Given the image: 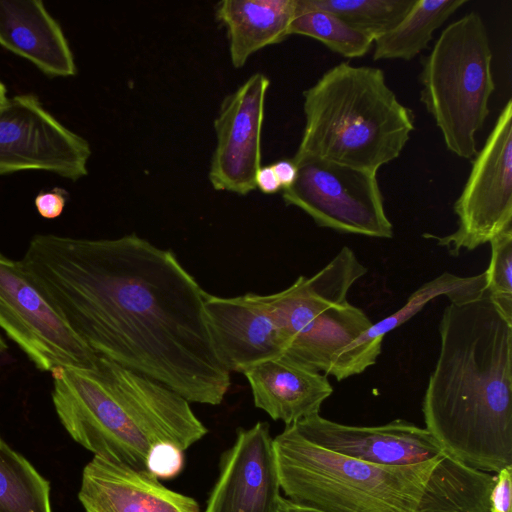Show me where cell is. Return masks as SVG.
<instances>
[{
  "label": "cell",
  "mask_w": 512,
  "mask_h": 512,
  "mask_svg": "<svg viewBox=\"0 0 512 512\" xmlns=\"http://www.w3.org/2000/svg\"><path fill=\"white\" fill-rule=\"evenodd\" d=\"M296 0H224L215 7L225 27L230 60L243 67L257 51L284 41L295 14Z\"/></svg>",
  "instance_id": "19"
},
{
  "label": "cell",
  "mask_w": 512,
  "mask_h": 512,
  "mask_svg": "<svg viewBox=\"0 0 512 512\" xmlns=\"http://www.w3.org/2000/svg\"><path fill=\"white\" fill-rule=\"evenodd\" d=\"M255 187L264 194H275L282 189L272 165L261 166L258 169L255 175Z\"/></svg>",
  "instance_id": "29"
},
{
  "label": "cell",
  "mask_w": 512,
  "mask_h": 512,
  "mask_svg": "<svg viewBox=\"0 0 512 512\" xmlns=\"http://www.w3.org/2000/svg\"><path fill=\"white\" fill-rule=\"evenodd\" d=\"M0 512H52L49 482L1 437Z\"/></svg>",
  "instance_id": "22"
},
{
  "label": "cell",
  "mask_w": 512,
  "mask_h": 512,
  "mask_svg": "<svg viewBox=\"0 0 512 512\" xmlns=\"http://www.w3.org/2000/svg\"><path fill=\"white\" fill-rule=\"evenodd\" d=\"M51 375L60 422L96 457L145 470L152 444L169 441L184 451L208 433L185 398L105 357L96 369L58 367Z\"/></svg>",
  "instance_id": "3"
},
{
  "label": "cell",
  "mask_w": 512,
  "mask_h": 512,
  "mask_svg": "<svg viewBox=\"0 0 512 512\" xmlns=\"http://www.w3.org/2000/svg\"><path fill=\"white\" fill-rule=\"evenodd\" d=\"M269 86L268 77L257 72L223 99L214 120L217 141L208 172L215 190L244 196L256 189Z\"/></svg>",
  "instance_id": "13"
},
{
  "label": "cell",
  "mask_w": 512,
  "mask_h": 512,
  "mask_svg": "<svg viewBox=\"0 0 512 512\" xmlns=\"http://www.w3.org/2000/svg\"><path fill=\"white\" fill-rule=\"evenodd\" d=\"M420 100L446 148L460 158L477 154L476 135L495 90L492 50L482 17L471 11L450 23L422 59Z\"/></svg>",
  "instance_id": "7"
},
{
  "label": "cell",
  "mask_w": 512,
  "mask_h": 512,
  "mask_svg": "<svg viewBox=\"0 0 512 512\" xmlns=\"http://www.w3.org/2000/svg\"><path fill=\"white\" fill-rule=\"evenodd\" d=\"M0 328L41 371L96 369V355L32 281L21 260L0 252Z\"/></svg>",
  "instance_id": "10"
},
{
  "label": "cell",
  "mask_w": 512,
  "mask_h": 512,
  "mask_svg": "<svg viewBox=\"0 0 512 512\" xmlns=\"http://www.w3.org/2000/svg\"><path fill=\"white\" fill-rule=\"evenodd\" d=\"M467 0H415L403 18L375 41L374 60H411L426 49L433 33Z\"/></svg>",
  "instance_id": "21"
},
{
  "label": "cell",
  "mask_w": 512,
  "mask_h": 512,
  "mask_svg": "<svg viewBox=\"0 0 512 512\" xmlns=\"http://www.w3.org/2000/svg\"><path fill=\"white\" fill-rule=\"evenodd\" d=\"M303 98L305 125L292 160L319 158L377 172L399 157L414 130L412 110L380 68L341 62Z\"/></svg>",
  "instance_id": "5"
},
{
  "label": "cell",
  "mask_w": 512,
  "mask_h": 512,
  "mask_svg": "<svg viewBox=\"0 0 512 512\" xmlns=\"http://www.w3.org/2000/svg\"><path fill=\"white\" fill-rule=\"evenodd\" d=\"M457 229L442 237L424 234L453 255L471 251L512 230V101L501 110L465 186L454 204Z\"/></svg>",
  "instance_id": "11"
},
{
  "label": "cell",
  "mask_w": 512,
  "mask_h": 512,
  "mask_svg": "<svg viewBox=\"0 0 512 512\" xmlns=\"http://www.w3.org/2000/svg\"><path fill=\"white\" fill-rule=\"evenodd\" d=\"M349 247H343L311 277L299 276L288 288L264 299L286 341L283 356L338 381L357 339L373 324L347 300L353 284L367 273Z\"/></svg>",
  "instance_id": "6"
},
{
  "label": "cell",
  "mask_w": 512,
  "mask_h": 512,
  "mask_svg": "<svg viewBox=\"0 0 512 512\" xmlns=\"http://www.w3.org/2000/svg\"><path fill=\"white\" fill-rule=\"evenodd\" d=\"M204 311L217 356L230 373L283 356L286 341L264 295L225 298L207 293Z\"/></svg>",
  "instance_id": "15"
},
{
  "label": "cell",
  "mask_w": 512,
  "mask_h": 512,
  "mask_svg": "<svg viewBox=\"0 0 512 512\" xmlns=\"http://www.w3.org/2000/svg\"><path fill=\"white\" fill-rule=\"evenodd\" d=\"M273 449L285 496L324 512H489V493L432 464L377 465L318 446L291 425Z\"/></svg>",
  "instance_id": "4"
},
{
  "label": "cell",
  "mask_w": 512,
  "mask_h": 512,
  "mask_svg": "<svg viewBox=\"0 0 512 512\" xmlns=\"http://www.w3.org/2000/svg\"><path fill=\"white\" fill-rule=\"evenodd\" d=\"M512 466L501 469L489 495V512H512Z\"/></svg>",
  "instance_id": "27"
},
{
  "label": "cell",
  "mask_w": 512,
  "mask_h": 512,
  "mask_svg": "<svg viewBox=\"0 0 512 512\" xmlns=\"http://www.w3.org/2000/svg\"><path fill=\"white\" fill-rule=\"evenodd\" d=\"M415 0H310L347 24L372 35L375 40L391 30Z\"/></svg>",
  "instance_id": "24"
},
{
  "label": "cell",
  "mask_w": 512,
  "mask_h": 512,
  "mask_svg": "<svg viewBox=\"0 0 512 512\" xmlns=\"http://www.w3.org/2000/svg\"><path fill=\"white\" fill-rule=\"evenodd\" d=\"M422 403L425 428L479 471L512 466V320L487 293L445 307Z\"/></svg>",
  "instance_id": "2"
},
{
  "label": "cell",
  "mask_w": 512,
  "mask_h": 512,
  "mask_svg": "<svg viewBox=\"0 0 512 512\" xmlns=\"http://www.w3.org/2000/svg\"><path fill=\"white\" fill-rule=\"evenodd\" d=\"M0 46L30 61L49 77L77 73L59 23L39 0H0Z\"/></svg>",
  "instance_id": "17"
},
{
  "label": "cell",
  "mask_w": 512,
  "mask_h": 512,
  "mask_svg": "<svg viewBox=\"0 0 512 512\" xmlns=\"http://www.w3.org/2000/svg\"><path fill=\"white\" fill-rule=\"evenodd\" d=\"M184 451L169 441L151 445L145 457V470L157 479L169 480L178 476L184 467Z\"/></svg>",
  "instance_id": "26"
},
{
  "label": "cell",
  "mask_w": 512,
  "mask_h": 512,
  "mask_svg": "<svg viewBox=\"0 0 512 512\" xmlns=\"http://www.w3.org/2000/svg\"><path fill=\"white\" fill-rule=\"evenodd\" d=\"M280 490L270 427L259 421L220 455L204 512H272Z\"/></svg>",
  "instance_id": "14"
},
{
  "label": "cell",
  "mask_w": 512,
  "mask_h": 512,
  "mask_svg": "<svg viewBox=\"0 0 512 512\" xmlns=\"http://www.w3.org/2000/svg\"><path fill=\"white\" fill-rule=\"evenodd\" d=\"M7 348V345L6 343L3 341V339L1 338L0 336V353H2L3 351H5Z\"/></svg>",
  "instance_id": "33"
},
{
  "label": "cell",
  "mask_w": 512,
  "mask_h": 512,
  "mask_svg": "<svg viewBox=\"0 0 512 512\" xmlns=\"http://www.w3.org/2000/svg\"><path fill=\"white\" fill-rule=\"evenodd\" d=\"M9 98L7 96V90L5 85L0 81V108L6 105Z\"/></svg>",
  "instance_id": "32"
},
{
  "label": "cell",
  "mask_w": 512,
  "mask_h": 512,
  "mask_svg": "<svg viewBox=\"0 0 512 512\" xmlns=\"http://www.w3.org/2000/svg\"><path fill=\"white\" fill-rule=\"evenodd\" d=\"M66 195V191L61 188H53L50 191L39 193L34 200L37 212L45 219L59 217L66 205Z\"/></svg>",
  "instance_id": "28"
},
{
  "label": "cell",
  "mask_w": 512,
  "mask_h": 512,
  "mask_svg": "<svg viewBox=\"0 0 512 512\" xmlns=\"http://www.w3.org/2000/svg\"><path fill=\"white\" fill-rule=\"evenodd\" d=\"M91 148L60 123L33 93L9 98L0 108V175L45 171L71 181L88 174Z\"/></svg>",
  "instance_id": "12"
},
{
  "label": "cell",
  "mask_w": 512,
  "mask_h": 512,
  "mask_svg": "<svg viewBox=\"0 0 512 512\" xmlns=\"http://www.w3.org/2000/svg\"><path fill=\"white\" fill-rule=\"evenodd\" d=\"M297 177L283 190L286 205L308 214L323 228L373 238H392L377 172L319 158L292 160Z\"/></svg>",
  "instance_id": "9"
},
{
  "label": "cell",
  "mask_w": 512,
  "mask_h": 512,
  "mask_svg": "<svg viewBox=\"0 0 512 512\" xmlns=\"http://www.w3.org/2000/svg\"><path fill=\"white\" fill-rule=\"evenodd\" d=\"M487 293L485 271L474 276H458L444 272L413 292L395 313L383 318L364 332L355 342L345 369V379L364 372L374 365L381 353L385 335L416 315L429 301L446 296L450 303L477 300Z\"/></svg>",
  "instance_id": "20"
},
{
  "label": "cell",
  "mask_w": 512,
  "mask_h": 512,
  "mask_svg": "<svg viewBox=\"0 0 512 512\" xmlns=\"http://www.w3.org/2000/svg\"><path fill=\"white\" fill-rule=\"evenodd\" d=\"M291 426L318 446L377 465L432 464L453 479L489 494L495 482V475L463 464L446 452L426 428L403 419L355 426L315 414Z\"/></svg>",
  "instance_id": "8"
},
{
  "label": "cell",
  "mask_w": 512,
  "mask_h": 512,
  "mask_svg": "<svg viewBox=\"0 0 512 512\" xmlns=\"http://www.w3.org/2000/svg\"><path fill=\"white\" fill-rule=\"evenodd\" d=\"M254 405L286 426L319 414L332 394L327 375L303 367L285 356L246 369Z\"/></svg>",
  "instance_id": "18"
},
{
  "label": "cell",
  "mask_w": 512,
  "mask_h": 512,
  "mask_svg": "<svg viewBox=\"0 0 512 512\" xmlns=\"http://www.w3.org/2000/svg\"><path fill=\"white\" fill-rule=\"evenodd\" d=\"M78 498L85 512H201L196 499L146 470L96 456L83 469Z\"/></svg>",
  "instance_id": "16"
},
{
  "label": "cell",
  "mask_w": 512,
  "mask_h": 512,
  "mask_svg": "<svg viewBox=\"0 0 512 512\" xmlns=\"http://www.w3.org/2000/svg\"><path fill=\"white\" fill-rule=\"evenodd\" d=\"M21 262L96 355L189 403H222L230 372L209 333L207 292L171 250L134 233L98 240L38 234Z\"/></svg>",
  "instance_id": "1"
},
{
  "label": "cell",
  "mask_w": 512,
  "mask_h": 512,
  "mask_svg": "<svg viewBox=\"0 0 512 512\" xmlns=\"http://www.w3.org/2000/svg\"><path fill=\"white\" fill-rule=\"evenodd\" d=\"M282 190L293 185L297 177V166L292 159H282L272 164Z\"/></svg>",
  "instance_id": "30"
},
{
  "label": "cell",
  "mask_w": 512,
  "mask_h": 512,
  "mask_svg": "<svg viewBox=\"0 0 512 512\" xmlns=\"http://www.w3.org/2000/svg\"><path fill=\"white\" fill-rule=\"evenodd\" d=\"M491 258L485 270L487 295L509 320H512V230L494 237Z\"/></svg>",
  "instance_id": "25"
},
{
  "label": "cell",
  "mask_w": 512,
  "mask_h": 512,
  "mask_svg": "<svg viewBox=\"0 0 512 512\" xmlns=\"http://www.w3.org/2000/svg\"><path fill=\"white\" fill-rule=\"evenodd\" d=\"M272 512H324L309 504L292 500L288 497L279 496Z\"/></svg>",
  "instance_id": "31"
},
{
  "label": "cell",
  "mask_w": 512,
  "mask_h": 512,
  "mask_svg": "<svg viewBox=\"0 0 512 512\" xmlns=\"http://www.w3.org/2000/svg\"><path fill=\"white\" fill-rule=\"evenodd\" d=\"M289 34L316 39L346 58L363 57L375 41L372 35L353 28L328 11L313 6L310 0H296Z\"/></svg>",
  "instance_id": "23"
}]
</instances>
